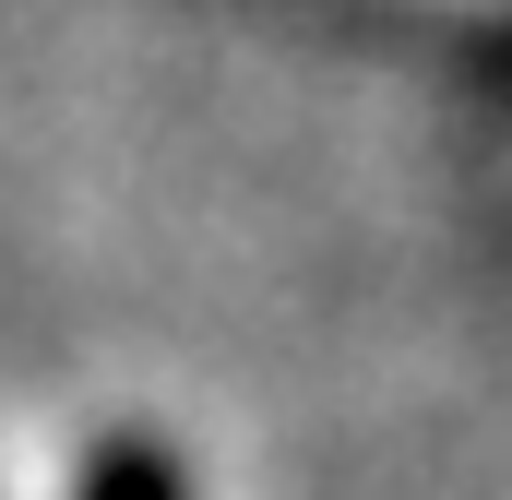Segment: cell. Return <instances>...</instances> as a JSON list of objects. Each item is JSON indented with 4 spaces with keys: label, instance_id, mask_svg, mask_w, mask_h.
Here are the masks:
<instances>
[{
    "label": "cell",
    "instance_id": "cell-1",
    "mask_svg": "<svg viewBox=\"0 0 512 500\" xmlns=\"http://www.w3.org/2000/svg\"><path fill=\"white\" fill-rule=\"evenodd\" d=\"M84 500H179V477H167V453H143V441H120L96 477H84Z\"/></svg>",
    "mask_w": 512,
    "mask_h": 500
}]
</instances>
